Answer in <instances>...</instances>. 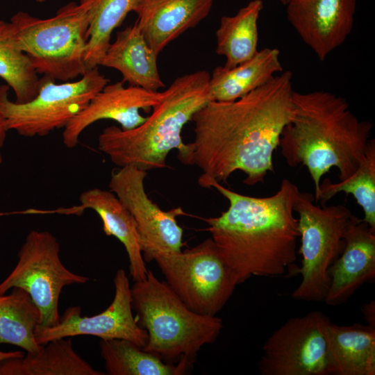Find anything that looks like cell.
Wrapping results in <instances>:
<instances>
[{
  "label": "cell",
  "instance_id": "603a6c76",
  "mask_svg": "<svg viewBox=\"0 0 375 375\" xmlns=\"http://www.w3.org/2000/svg\"><path fill=\"white\" fill-rule=\"evenodd\" d=\"M262 0H252L233 16H222L216 31V53L225 57L228 69L252 58L258 49V22Z\"/></svg>",
  "mask_w": 375,
  "mask_h": 375
},
{
  "label": "cell",
  "instance_id": "7c38bea8",
  "mask_svg": "<svg viewBox=\"0 0 375 375\" xmlns=\"http://www.w3.org/2000/svg\"><path fill=\"white\" fill-rule=\"evenodd\" d=\"M147 175L132 165L119 167L108 186L131 215L144 260L151 262L158 255L181 251L183 231L177 217L185 213L181 207L165 211L153 203L145 190Z\"/></svg>",
  "mask_w": 375,
  "mask_h": 375
},
{
  "label": "cell",
  "instance_id": "52a82bcc",
  "mask_svg": "<svg viewBox=\"0 0 375 375\" xmlns=\"http://www.w3.org/2000/svg\"><path fill=\"white\" fill-rule=\"evenodd\" d=\"M314 201L312 194L299 191L294 206L302 256L296 274L301 281L290 295L294 300L324 302L330 284L328 270L342 253L345 233L358 217L343 204L319 206Z\"/></svg>",
  "mask_w": 375,
  "mask_h": 375
},
{
  "label": "cell",
  "instance_id": "6da1fadb",
  "mask_svg": "<svg viewBox=\"0 0 375 375\" xmlns=\"http://www.w3.org/2000/svg\"><path fill=\"white\" fill-rule=\"evenodd\" d=\"M292 74L283 71L232 101H211L192 117L194 139L178 151L184 165L199 168L198 184L226 183L241 171L255 185L274 172L273 156L292 113Z\"/></svg>",
  "mask_w": 375,
  "mask_h": 375
},
{
  "label": "cell",
  "instance_id": "f1b7e54d",
  "mask_svg": "<svg viewBox=\"0 0 375 375\" xmlns=\"http://www.w3.org/2000/svg\"><path fill=\"white\" fill-rule=\"evenodd\" d=\"M361 312L367 325L375 327V301L373 300L362 305Z\"/></svg>",
  "mask_w": 375,
  "mask_h": 375
},
{
  "label": "cell",
  "instance_id": "ba28073f",
  "mask_svg": "<svg viewBox=\"0 0 375 375\" xmlns=\"http://www.w3.org/2000/svg\"><path fill=\"white\" fill-rule=\"evenodd\" d=\"M109 81L98 67L88 69L75 81L56 83L43 76L37 95L24 103L12 101L8 98L10 88L0 85V110L8 131L26 138L45 136L65 128Z\"/></svg>",
  "mask_w": 375,
  "mask_h": 375
},
{
  "label": "cell",
  "instance_id": "44dd1931",
  "mask_svg": "<svg viewBox=\"0 0 375 375\" xmlns=\"http://www.w3.org/2000/svg\"><path fill=\"white\" fill-rule=\"evenodd\" d=\"M326 334L334 375L375 374V327L330 321Z\"/></svg>",
  "mask_w": 375,
  "mask_h": 375
},
{
  "label": "cell",
  "instance_id": "8fae6325",
  "mask_svg": "<svg viewBox=\"0 0 375 375\" xmlns=\"http://www.w3.org/2000/svg\"><path fill=\"white\" fill-rule=\"evenodd\" d=\"M330 319L319 310L292 317L262 347L261 375H334L326 328Z\"/></svg>",
  "mask_w": 375,
  "mask_h": 375
},
{
  "label": "cell",
  "instance_id": "ac0fdd59",
  "mask_svg": "<svg viewBox=\"0 0 375 375\" xmlns=\"http://www.w3.org/2000/svg\"><path fill=\"white\" fill-rule=\"evenodd\" d=\"M80 204L53 210H32L33 214L58 213L80 215L85 209L95 211L101 219L106 235L114 236L124 245L129 260L130 275L135 281L144 279L147 269L141 251L139 236L134 220L111 191L92 188L81 194Z\"/></svg>",
  "mask_w": 375,
  "mask_h": 375
},
{
  "label": "cell",
  "instance_id": "d4e9b609",
  "mask_svg": "<svg viewBox=\"0 0 375 375\" xmlns=\"http://www.w3.org/2000/svg\"><path fill=\"white\" fill-rule=\"evenodd\" d=\"M0 294V345L8 344L36 352L35 331L40 324V312L27 292L19 288Z\"/></svg>",
  "mask_w": 375,
  "mask_h": 375
},
{
  "label": "cell",
  "instance_id": "8992f818",
  "mask_svg": "<svg viewBox=\"0 0 375 375\" xmlns=\"http://www.w3.org/2000/svg\"><path fill=\"white\" fill-rule=\"evenodd\" d=\"M95 1L69 2L48 19L22 11L11 17L17 43L38 74L67 82L86 72L83 57Z\"/></svg>",
  "mask_w": 375,
  "mask_h": 375
},
{
  "label": "cell",
  "instance_id": "1f68e13d",
  "mask_svg": "<svg viewBox=\"0 0 375 375\" xmlns=\"http://www.w3.org/2000/svg\"><path fill=\"white\" fill-rule=\"evenodd\" d=\"M282 4L286 6L290 0H278Z\"/></svg>",
  "mask_w": 375,
  "mask_h": 375
},
{
  "label": "cell",
  "instance_id": "cb8c5ba5",
  "mask_svg": "<svg viewBox=\"0 0 375 375\" xmlns=\"http://www.w3.org/2000/svg\"><path fill=\"white\" fill-rule=\"evenodd\" d=\"M101 356L109 375H181L192 363L185 359L164 362L135 343L123 339L101 340Z\"/></svg>",
  "mask_w": 375,
  "mask_h": 375
},
{
  "label": "cell",
  "instance_id": "f546056e",
  "mask_svg": "<svg viewBox=\"0 0 375 375\" xmlns=\"http://www.w3.org/2000/svg\"><path fill=\"white\" fill-rule=\"evenodd\" d=\"M8 131V129L6 126L5 118L0 110V164L3 161L1 149L3 147L6 137V133Z\"/></svg>",
  "mask_w": 375,
  "mask_h": 375
},
{
  "label": "cell",
  "instance_id": "5bb4252c",
  "mask_svg": "<svg viewBox=\"0 0 375 375\" xmlns=\"http://www.w3.org/2000/svg\"><path fill=\"white\" fill-rule=\"evenodd\" d=\"M286 6L288 22L321 61L352 31L356 0H290Z\"/></svg>",
  "mask_w": 375,
  "mask_h": 375
},
{
  "label": "cell",
  "instance_id": "4dcf8cb0",
  "mask_svg": "<svg viewBox=\"0 0 375 375\" xmlns=\"http://www.w3.org/2000/svg\"><path fill=\"white\" fill-rule=\"evenodd\" d=\"M23 355L24 353L21 351L8 352L0 351V362L11 358L20 357Z\"/></svg>",
  "mask_w": 375,
  "mask_h": 375
},
{
  "label": "cell",
  "instance_id": "7a4b0ae2",
  "mask_svg": "<svg viewBox=\"0 0 375 375\" xmlns=\"http://www.w3.org/2000/svg\"><path fill=\"white\" fill-rule=\"evenodd\" d=\"M210 188L229 206L219 216L205 219L207 230L239 284L252 276H280L289 270L296 274L298 187L283 179L274 194L265 197L243 195L217 182Z\"/></svg>",
  "mask_w": 375,
  "mask_h": 375
},
{
  "label": "cell",
  "instance_id": "277c9868",
  "mask_svg": "<svg viewBox=\"0 0 375 375\" xmlns=\"http://www.w3.org/2000/svg\"><path fill=\"white\" fill-rule=\"evenodd\" d=\"M209 80L206 70L176 78L142 124L130 130L105 128L98 136L99 150L119 167L132 165L145 172L166 167L169 153L185 147L184 126L211 101Z\"/></svg>",
  "mask_w": 375,
  "mask_h": 375
},
{
  "label": "cell",
  "instance_id": "4316f807",
  "mask_svg": "<svg viewBox=\"0 0 375 375\" xmlns=\"http://www.w3.org/2000/svg\"><path fill=\"white\" fill-rule=\"evenodd\" d=\"M351 194L364 212L362 219L375 229V140L371 139L365 159L357 170L347 178L333 183L330 178L321 181L315 195V202L325 203L337 194Z\"/></svg>",
  "mask_w": 375,
  "mask_h": 375
},
{
  "label": "cell",
  "instance_id": "9c48e42d",
  "mask_svg": "<svg viewBox=\"0 0 375 375\" xmlns=\"http://www.w3.org/2000/svg\"><path fill=\"white\" fill-rule=\"evenodd\" d=\"M167 284L194 312L215 316L239 284L211 238L178 252L154 260Z\"/></svg>",
  "mask_w": 375,
  "mask_h": 375
},
{
  "label": "cell",
  "instance_id": "ffe728a7",
  "mask_svg": "<svg viewBox=\"0 0 375 375\" xmlns=\"http://www.w3.org/2000/svg\"><path fill=\"white\" fill-rule=\"evenodd\" d=\"M283 71L277 48L258 50L247 61L228 69L217 66L210 75L211 101H232L265 85Z\"/></svg>",
  "mask_w": 375,
  "mask_h": 375
},
{
  "label": "cell",
  "instance_id": "484cf974",
  "mask_svg": "<svg viewBox=\"0 0 375 375\" xmlns=\"http://www.w3.org/2000/svg\"><path fill=\"white\" fill-rule=\"evenodd\" d=\"M0 78L15 94V102L24 103L38 94L40 78L28 57L19 49L11 22L0 19Z\"/></svg>",
  "mask_w": 375,
  "mask_h": 375
},
{
  "label": "cell",
  "instance_id": "30bf717a",
  "mask_svg": "<svg viewBox=\"0 0 375 375\" xmlns=\"http://www.w3.org/2000/svg\"><path fill=\"white\" fill-rule=\"evenodd\" d=\"M60 251V244L51 233L31 231L19 251L15 267L0 283V294L13 288L28 293L40 312V327H51L58 322L59 298L65 286L88 281L62 264Z\"/></svg>",
  "mask_w": 375,
  "mask_h": 375
},
{
  "label": "cell",
  "instance_id": "d6986e66",
  "mask_svg": "<svg viewBox=\"0 0 375 375\" xmlns=\"http://www.w3.org/2000/svg\"><path fill=\"white\" fill-rule=\"evenodd\" d=\"M158 56L149 47L137 23L117 31L99 65L119 71L128 85L158 91L165 84L157 65Z\"/></svg>",
  "mask_w": 375,
  "mask_h": 375
},
{
  "label": "cell",
  "instance_id": "d6a6232c",
  "mask_svg": "<svg viewBox=\"0 0 375 375\" xmlns=\"http://www.w3.org/2000/svg\"><path fill=\"white\" fill-rule=\"evenodd\" d=\"M38 3H44L47 0H35Z\"/></svg>",
  "mask_w": 375,
  "mask_h": 375
},
{
  "label": "cell",
  "instance_id": "9a60e30c",
  "mask_svg": "<svg viewBox=\"0 0 375 375\" xmlns=\"http://www.w3.org/2000/svg\"><path fill=\"white\" fill-rule=\"evenodd\" d=\"M164 94V91L131 85L124 87L122 81L108 83L65 126L62 142L69 149L75 147L83 131L101 119L115 121L123 130L133 129L147 119L140 110L153 108L162 101Z\"/></svg>",
  "mask_w": 375,
  "mask_h": 375
},
{
  "label": "cell",
  "instance_id": "83f0119b",
  "mask_svg": "<svg viewBox=\"0 0 375 375\" xmlns=\"http://www.w3.org/2000/svg\"><path fill=\"white\" fill-rule=\"evenodd\" d=\"M138 0H96L90 10L88 42L84 52L87 69L99 67L110 42L111 35L127 15L134 11Z\"/></svg>",
  "mask_w": 375,
  "mask_h": 375
},
{
  "label": "cell",
  "instance_id": "2e32d148",
  "mask_svg": "<svg viewBox=\"0 0 375 375\" xmlns=\"http://www.w3.org/2000/svg\"><path fill=\"white\" fill-rule=\"evenodd\" d=\"M330 284L324 301L344 303L361 285L375 279V229L358 217L345 233L344 249L328 270Z\"/></svg>",
  "mask_w": 375,
  "mask_h": 375
},
{
  "label": "cell",
  "instance_id": "4fadbf2b",
  "mask_svg": "<svg viewBox=\"0 0 375 375\" xmlns=\"http://www.w3.org/2000/svg\"><path fill=\"white\" fill-rule=\"evenodd\" d=\"M115 295L112 301L103 312L93 316H82L79 306L68 308L51 327L37 326V343L47 342L76 335H93L101 340L123 339L141 348L147 341V334L133 315L129 279L123 269H119L113 279Z\"/></svg>",
  "mask_w": 375,
  "mask_h": 375
},
{
  "label": "cell",
  "instance_id": "7402d4cb",
  "mask_svg": "<svg viewBox=\"0 0 375 375\" xmlns=\"http://www.w3.org/2000/svg\"><path fill=\"white\" fill-rule=\"evenodd\" d=\"M74 349L71 338L53 340L36 352L0 362V375H103Z\"/></svg>",
  "mask_w": 375,
  "mask_h": 375
},
{
  "label": "cell",
  "instance_id": "3957f363",
  "mask_svg": "<svg viewBox=\"0 0 375 375\" xmlns=\"http://www.w3.org/2000/svg\"><path fill=\"white\" fill-rule=\"evenodd\" d=\"M292 113L284 126L278 147L291 167L304 166L315 185L335 167L342 181L365 159L372 124L360 119L347 100L331 92L294 91Z\"/></svg>",
  "mask_w": 375,
  "mask_h": 375
},
{
  "label": "cell",
  "instance_id": "e0dca14e",
  "mask_svg": "<svg viewBox=\"0 0 375 375\" xmlns=\"http://www.w3.org/2000/svg\"><path fill=\"white\" fill-rule=\"evenodd\" d=\"M214 0H138L135 22L158 56L172 42L209 15Z\"/></svg>",
  "mask_w": 375,
  "mask_h": 375
},
{
  "label": "cell",
  "instance_id": "5b68a950",
  "mask_svg": "<svg viewBox=\"0 0 375 375\" xmlns=\"http://www.w3.org/2000/svg\"><path fill=\"white\" fill-rule=\"evenodd\" d=\"M131 294L137 322L147 334L143 349L167 362L185 359L192 363L223 328L220 318L192 310L149 269L144 279L134 282Z\"/></svg>",
  "mask_w": 375,
  "mask_h": 375
}]
</instances>
